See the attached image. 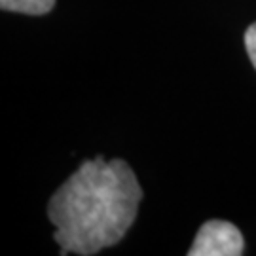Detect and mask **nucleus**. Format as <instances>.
Wrapping results in <instances>:
<instances>
[{"instance_id": "20e7f679", "label": "nucleus", "mask_w": 256, "mask_h": 256, "mask_svg": "<svg viewBox=\"0 0 256 256\" xmlns=\"http://www.w3.org/2000/svg\"><path fill=\"white\" fill-rule=\"evenodd\" d=\"M245 48H247V55L250 63L256 68V23H252L245 32Z\"/></svg>"}, {"instance_id": "f03ea898", "label": "nucleus", "mask_w": 256, "mask_h": 256, "mask_svg": "<svg viewBox=\"0 0 256 256\" xmlns=\"http://www.w3.org/2000/svg\"><path fill=\"white\" fill-rule=\"evenodd\" d=\"M245 241L234 224L226 220L205 222L194 239L188 256H239Z\"/></svg>"}, {"instance_id": "7ed1b4c3", "label": "nucleus", "mask_w": 256, "mask_h": 256, "mask_svg": "<svg viewBox=\"0 0 256 256\" xmlns=\"http://www.w3.org/2000/svg\"><path fill=\"white\" fill-rule=\"evenodd\" d=\"M55 0H0V8L6 12H19L25 16H44L52 12Z\"/></svg>"}, {"instance_id": "f257e3e1", "label": "nucleus", "mask_w": 256, "mask_h": 256, "mask_svg": "<svg viewBox=\"0 0 256 256\" xmlns=\"http://www.w3.org/2000/svg\"><path fill=\"white\" fill-rule=\"evenodd\" d=\"M140 202L142 188L124 160L84 162L48 205L61 256H90L116 245L133 226Z\"/></svg>"}]
</instances>
